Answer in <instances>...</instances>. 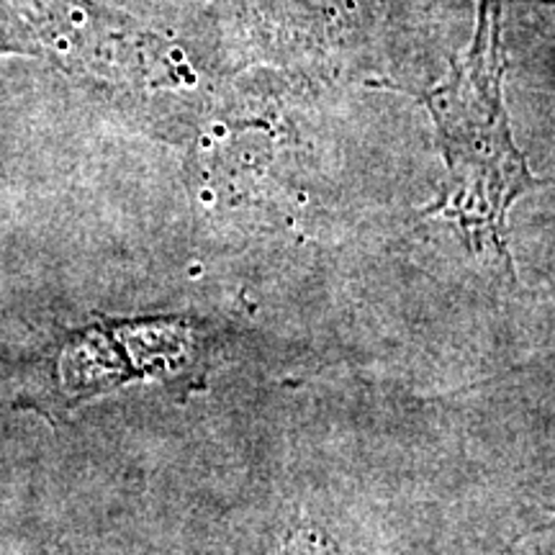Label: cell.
Instances as JSON below:
<instances>
[{"mask_svg":"<svg viewBox=\"0 0 555 555\" xmlns=\"http://www.w3.org/2000/svg\"><path fill=\"white\" fill-rule=\"evenodd\" d=\"M504 0H478L474 41L457 54L446 82L414 90L437 127L448 176L425 214L450 219L474 253H491L509 268L506 217L543 180L532 176L512 137L504 106Z\"/></svg>","mask_w":555,"mask_h":555,"instance_id":"cell-1","label":"cell"},{"mask_svg":"<svg viewBox=\"0 0 555 555\" xmlns=\"http://www.w3.org/2000/svg\"><path fill=\"white\" fill-rule=\"evenodd\" d=\"M527 37L555 60V0H519Z\"/></svg>","mask_w":555,"mask_h":555,"instance_id":"cell-2","label":"cell"}]
</instances>
